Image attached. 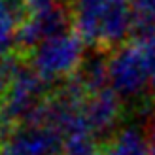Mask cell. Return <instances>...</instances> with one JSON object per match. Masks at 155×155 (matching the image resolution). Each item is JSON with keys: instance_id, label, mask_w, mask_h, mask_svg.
<instances>
[{"instance_id": "obj_1", "label": "cell", "mask_w": 155, "mask_h": 155, "mask_svg": "<svg viewBox=\"0 0 155 155\" xmlns=\"http://www.w3.org/2000/svg\"><path fill=\"white\" fill-rule=\"evenodd\" d=\"M108 74L112 78L114 89L125 97L140 95L148 83H153L140 42L123 45L112 59Z\"/></svg>"}, {"instance_id": "obj_2", "label": "cell", "mask_w": 155, "mask_h": 155, "mask_svg": "<svg viewBox=\"0 0 155 155\" xmlns=\"http://www.w3.org/2000/svg\"><path fill=\"white\" fill-rule=\"evenodd\" d=\"M112 0H78L81 34L91 42H100L102 25Z\"/></svg>"}, {"instance_id": "obj_3", "label": "cell", "mask_w": 155, "mask_h": 155, "mask_svg": "<svg viewBox=\"0 0 155 155\" xmlns=\"http://www.w3.org/2000/svg\"><path fill=\"white\" fill-rule=\"evenodd\" d=\"M78 57H80V44L72 38H61V40H53L51 45H45L42 49L40 64L45 70H66L70 68Z\"/></svg>"}, {"instance_id": "obj_4", "label": "cell", "mask_w": 155, "mask_h": 155, "mask_svg": "<svg viewBox=\"0 0 155 155\" xmlns=\"http://www.w3.org/2000/svg\"><path fill=\"white\" fill-rule=\"evenodd\" d=\"M119 115V102L115 93L112 91H100L93 98V102L87 106V127L97 130H106L114 125V121Z\"/></svg>"}, {"instance_id": "obj_5", "label": "cell", "mask_w": 155, "mask_h": 155, "mask_svg": "<svg viewBox=\"0 0 155 155\" xmlns=\"http://www.w3.org/2000/svg\"><path fill=\"white\" fill-rule=\"evenodd\" d=\"M106 155H150L148 138H144L138 129L130 127L115 138Z\"/></svg>"}, {"instance_id": "obj_6", "label": "cell", "mask_w": 155, "mask_h": 155, "mask_svg": "<svg viewBox=\"0 0 155 155\" xmlns=\"http://www.w3.org/2000/svg\"><path fill=\"white\" fill-rule=\"evenodd\" d=\"M68 155H97V150L93 146V142L85 136V133H78L70 140Z\"/></svg>"}, {"instance_id": "obj_7", "label": "cell", "mask_w": 155, "mask_h": 155, "mask_svg": "<svg viewBox=\"0 0 155 155\" xmlns=\"http://www.w3.org/2000/svg\"><path fill=\"white\" fill-rule=\"evenodd\" d=\"M148 146H150V155H155V117L150 123V134H148Z\"/></svg>"}]
</instances>
